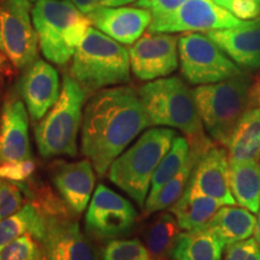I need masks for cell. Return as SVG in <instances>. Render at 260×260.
I'll return each instance as SVG.
<instances>
[{"mask_svg": "<svg viewBox=\"0 0 260 260\" xmlns=\"http://www.w3.org/2000/svg\"><path fill=\"white\" fill-rule=\"evenodd\" d=\"M230 188L240 206L253 213L260 210V164L258 160L229 161Z\"/></svg>", "mask_w": 260, "mask_h": 260, "instance_id": "cell-25", "label": "cell"}, {"mask_svg": "<svg viewBox=\"0 0 260 260\" xmlns=\"http://www.w3.org/2000/svg\"><path fill=\"white\" fill-rule=\"evenodd\" d=\"M34 171L27 110L17 98H9L0 112V178L22 183Z\"/></svg>", "mask_w": 260, "mask_h": 260, "instance_id": "cell-8", "label": "cell"}, {"mask_svg": "<svg viewBox=\"0 0 260 260\" xmlns=\"http://www.w3.org/2000/svg\"><path fill=\"white\" fill-rule=\"evenodd\" d=\"M104 260H155L144 243L138 239H116L107 243Z\"/></svg>", "mask_w": 260, "mask_h": 260, "instance_id": "cell-29", "label": "cell"}, {"mask_svg": "<svg viewBox=\"0 0 260 260\" xmlns=\"http://www.w3.org/2000/svg\"><path fill=\"white\" fill-rule=\"evenodd\" d=\"M134 2L135 0H70V3H73L81 12L86 15L98 9L116 8V6H123Z\"/></svg>", "mask_w": 260, "mask_h": 260, "instance_id": "cell-35", "label": "cell"}, {"mask_svg": "<svg viewBox=\"0 0 260 260\" xmlns=\"http://www.w3.org/2000/svg\"><path fill=\"white\" fill-rule=\"evenodd\" d=\"M222 207L219 201L186 188L181 198L169 209L181 230H193L206 225Z\"/></svg>", "mask_w": 260, "mask_h": 260, "instance_id": "cell-24", "label": "cell"}, {"mask_svg": "<svg viewBox=\"0 0 260 260\" xmlns=\"http://www.w3.org/2000/svg\"><path fill=\"white\" fill-rule=\"evenodd\" d=\"M86 95L80 83L70 75H65L59 99L34 128L41 157L77 154V136L82 126Z\"/></svg>", "mask_w": 260, "mask_h": 260, "instance_id": "cell-7", "label": "cell"}, {"mask_svg": "<svg viewBox=\"0 0 260 260\" xmlns=\"http://www.w3.org/2000/svg\"><path fill=\"white\" fill-rule=\"evenodd\" d=\"M149 122L139 93L130 87L98 92L89 99L81 126V149L103 177L117 157Z\"/></svg>", "mask_w": 260, "mask_h": 260, "instance_id": "cell-1", "label": "cell"}, {"mask_svg": "<svg viewBox=\"0 0 260 260\" xmlns=\"http://www.w3.org/2000/svg\"><path fill=\"white\" fill-rule=\"evenodd\" d=\"M180 230L181 228L171 212H164L155 217L145 234L146 247L154 259L171 256Z\"/></svg>", "mask_w": 260, "mask_h": 260, "instance_id": "cell-27", "label": "cell"}, {"mask_svg": "<svg viewBox=\"0 0 260 260\" xmlns=\"http://www.w3.org/2000/svg\"><path fill=\"white\" fill-rule=\"evenodd\" d=\"M205 34L216 42L245 71L260 69V19L246 21L233 28L216 29Z\"/></svg>", "mask_w": 260, "mask_h": 260, "instance_id": "cell-18", "label": "cell"}, {"mask_svg": "<svg viewBox=\"0 0 260 260\" xmlns=\"http://www.w3.org/2000/svg\"><path fill=\"white\" fill-rule=\"evenodd\" d=\"M225 243L207 225L178 234L171 252L174 260H222Z\"/></svg>", "mask_w": 260, "mask_h": 260, "instance_id": "cell-21", "label": "cell"}, {"mask_svg": "<svg viewBox=\"0 0 260 260\" xmlns=\"http://www.w3.org/2000/svg\"><path fill=\"white\" fill-rule=\"evenodd\" d=\"M19 92L32 121H40L60 95L59 75L50 63L37 59L29 65L19 83Z\"/></svg>", "mask_w": 260, "mask_h": 260, "instance_id": "cell-16", "label": "cell"}, {"mask_svg": "<svg viewBox=\"0 0 260 260\" xmlns=\"http://www.w3.org/2000/svg\"><path fill=\"white\" fill-rule=\"evenodd\" d=\"M44 213L37 205L25 204L17 212L0 220V251L24 234L40 239L44 230Z\"/></svg>", "mask_w": 260, "mask_h": 260, "instance_id": "cell-26", "label": "cell"}, {"mask_svg": "<svg viewBox=\"0 0 260 260\" xmlns=\"http://www.w3.org/2000/svg\"><path fill=\"white\" fill-rule=\"evenodd\" d=\"M206 225L216 233L226 246L254 235L256 218L254 213L245 207L228 205L220 207Z\"/></svg>", "mask_w": 260, "mask_h": 260, "instance_id": "cell-23", "label": "cell"}, {"mask_svg": "<svg viewBox=\"0 0 260 260\" xmlns=\"http://www.w3.org/2000/svg\"><path fill=\"white\" fill-rule=\"evenodd\" d=\"M252 84L251 75L243 71L233 79L203 84L193 90L204 128L219 145L226 147L237 122L248 109Z\"/></svg>", "mask_w": 260, "mask_h": 260, "instance_id": "cell-5", "label": "cell"}, {"mask_svg": "<svg viewBox=\"0 0 260 260\" xmlns=\"http://www.w3.org/2000/svg\"><path fill=\"white\" fill-rule=\"evenodd\" d=\"M176 136L174 129L147 130L132 147L115 159L109 169L110 181L124 190L139 206H145L152 177Z\"/></svg>", "mask_w": 260, "mask_h": 260, "instance_id": "cell-3", "label": "cell"}, {"mask_svg": "<svg viewBox=\"0 0 260 260\" xmlns=\"http://www.w3.org/2000/svg\"><path fill=\"white\" fill-rule=\"evenodd\" d=\"M0 260H45V254L40 242L24 234L0 251Z\"/></svg>", "mask_w": 260, "mask_h": 260, "instance_id": "cell-30", "label": "cell"}, {"mask_svg": "<svg viewBox=\"0 0 260 260\" xmlns=\"http://www.w3.org/2000/svg\"><path fill=\"white\" fill-rule=\"evenodd\" d=\"M187 187L222 205H235L236 200L230 188V162L225 149L213 145L207 148L195 164Z\"/></svg>", "mask_w": 260, "mask_h": 260, "instance_id": "cell-15", "label": "cell"}, {"mask_svg": "<svg viewBox=\"0 0 260 260\" xmlns=\"http://www.w3.org/2000/svg\"><path fill=\"white\" fill-rule=\"evenodd\" d=\"M23 190L22 183L0 178V220L16 213L24 206Z\"/></svg>", "mask_w": 260, "mask_h": 260, "instance_id": "cell-31", "label": "cell"}, {"mask_svg": "<svg viewBox=\"0 0 260 260\" xmlns=\"http://www.w3.org/2000/svg\"><path fill=\"white\" fill-rule=\"evenodd\" d=\"M10 61L8 60V58L5 57V54L0 51V71H4L5 69H8Z\"/></svg>", "mask_w": 260, "mask_h": 260, "instance_id": "cell-37", "label": "cell"}, {"mask_svg": "<svg viewBox=\"0 0 260 260\" xmlns=\"http://www.w3.org/2000/svg\"><path fill=\"white\" fill-rule=\"evenodd\" d=\"M254 237L260 242V210H259V218L256 220V226L254 230Z\"/></svg>", "mask_w": 260, "mask_h": 260, "instance_id": "cell-38", "label": "cell"}, {"mask_svg": "<svg viewBox=\"0 0 260 260\" xmlns=\"http://www.w3.org/2000/svg\"><path fill=\"white\" fill-rule=\"evenodd\" d=\"M40 210L45 224L38 241L44 249L45 260H96L89 240L81 232L79 223L70 214H64L63 207Z\"/></svg>", "mask_w": 260, "mask_h": 260, "instance_id": "cell-11", "label": "cell"}, {"mask_svg": "<svg viewBox=\"0 0 260 260\" xmlns=\"http://www.w3.org/2000/svg\"><path fill=\"white\" fill-rule=\"evenodd\" d=\"M213 2L243 21L260 18V0H213Z\"/></svg>", "mask_w": 260, "mask_h": 260, "instance_id": "cell-33", "label": "cell"}, {"mask_svg": "<svg viewBox=\"0 0 260 260\" xmlns=\"http://www.w3.org/2000/svg\"><path fill=\"white\" fill-rule=\"evenodd\" d=\"M38 44L30 0H0V51L10 64L27 69L37 60Z\"/></svg>", "mask_w": 260, "mask_h": 260, "instance_id": "cell-10", "label": "cell"}, {"mask_svg": "<svg viewBox=\"0 0 260 260\" xmlns=\"http://www.w3.org/2000/svg\"><path fill=\"white\" fill-rule=\"evenodd\" d=\"M31 17L42 54L58 65L74 57L92 24L88 16L67 0H37Z\"/></svg>", "mask_w": 260, "mask_h": 260, "instance_id": "cell-4", "label": "cell"}, {"mask_svg": "<svg viewBox=\"0 0 260 260\" xmlns=\"http://www.w3.org/2000/svg\"><path fill=\"white\" fill-rule=\"evenodd\" d=\"M245 22L213 0H187L172 14L152 18L149 30L170 34L178 31L206 32L237 27Z\"/></svg>", "mask_w": 260, "mask_h": 260, "instance_id": "cell-13", "label": "cell"}, {"mask_svg": "<svg viewBox=\"0 0 260 260\" xmlns=\"http://www.w3.org/2000/svg\"><path fill=\"white\" fill-rule=\"evenodd\" d=\"M93 169L88 159L74 162L59 160L52 168V182L71 213L81 214L89 205L95 184Z\"/></svg>", "mask_w": 260, "mask_h": 260, "instance_id": "cell-17", "label": "cell"}, {"mask_svg": "<svg viewBox=\"0 0 260 260\" xmlns=\"http://www.w3.org/2000/svg\"><path fill=\"white\" fill-rule=\"evenodd\" d=\"M2 87H0V112H2Z\"/></svg>", "mask_w": 260, "mask_h": 260, "instance_id": "cell-39", "label": "cell"}, {"mask_svg": "<svg viewBox=\"0 0 260 260\" xmlns=\"http://www.w3.org/2000/svg\"><path fill=\"white\" fill-rule=\"evenodd\" d=\"M139 96L149 126H169L181 130L190 142L205 139L203 122L193 92L178 77H167L146 83Z\"/></svg>", "mask_w": 260, "mask_h": 260, "instance_id": "cell-6", "label": "cell"}, {"mask_svg": "<svg viewBox=\"0 0 260 260\" xmlns=\"http://www.w3.org/2000/svg\"><path fill=\"white\" fill-rule=\"evenodd\" d=\"M34 2H35V0H34Z\"/></svg>", "mask_w": 260, "mask_h": 260, "instance_id": "cell-40", "label": "cell"}, {"mask_svg": "<svg viewBox=\"0 0 260 260\" xmlns=\"http://www.w3.org/2000/svg\"><path fill=\"white\" fill-rule=\"evenodd\" d=\"M190 154V144L186 138L176 136L174 140L171 148L162 158L160 164L158 165L153 177H152L151 188H149L148 197H153L168 183L171 178L178 174V171L183 168Z\"/></svg>", "mask_w": 260, "mask_h": 260, "instance_id": "cell-28", "label": "cell"}, {"mask_svg": "<svg viewBox=\"0 0 260 260\" xmlns=\"http://www.w3.org/2000/svg\"><path fill=\"white\" fill-rule=\"evenodd\" d=\"M94 27L125 45H133L152 22V14L144 8H102L87 15Z\"/></svg>", "mask_w": 260, "mask_h": 260, "instance_id": "cell-19", "label": "cell"}, {"mask_svg": "<svg viewBox=\"0 0 260 260\" xmlns=\"http://www.w3.org/2000/svg\"><path fill=\"white\" fill-rule=\"evenodd\" d=\"M133 73L142 81L161 79L178 67V38L170 32L147 31L129 50Z\"/></svg>", "mask_w": 260, "mask_h": 260, "instance_id": "cell-14", "label": "cell"}, {"mask_svg": "<svg viewBox=\"0 0 260 260\" xmlns=\"http://www.w3.org/2000/svg\"><path fill=\"white\" fill-rule=\"evenodd\" d=\"M129 51L121 42L90 27L73 57L70 76L86 92L130 81Z\"/></svg>", "mask_w": 260, "mask_h": 260, "instance_id": "cell-2", "label": "cell"}, {"mask_svg": "<svg viewBox=\"0 0 260 260\" xmlns=\"http://www.w3.org/2000/svg\"><path fill=\"white\" fill-rule=\"evenodd\" d=\"M224 260H260V242L249 237L226 245Z\"/></svg>", "mask_w": 260, "mask_h": 260, "instance_id": "cell-32", "label": "cell"}, {"mask_svg": "<svg viewBox=\"0 0 260 260\" xmlns=\"http://www.w3.org/2000/svg\"><path fill=\"white\" fill-rule=\"evenodd\" d=\"M249 104H251V105L260 106V74L252 84L251 100H249Z\"/></svg>", "mask_w": 260, "mask_h": 260, "instance_id": "cell-36", "label": "cell"}, {"mask_svg": "<svg viewBox=\"0 0 260 260\" xmlns=\"http://www.w3.org/2000/svg\"><path fill=\"white\" fill-rule=\"evenodd\" d=\"M187 0H136V6L147 9L152 18L172 14Z\"/></svg>", "mask_w": 260, "mask_h": 260, "instance_id": "cell-34", "label": "cell"}, {"mask_svg": "<svg viewBox=\"0 0 260 260\" xmlns=\"http://www.w3.org/2000/svg\"><path fill=\"white\" fill-rule=\"evenodd\" d=\"M228 147L229 161L258 160L260 157V106L251 105L239 119Z\"/></svg>", "mask_w": 260, "mask_h": 260, "instance_id": "cell-22", "label": "cell"}, {"mask_svg": "<svg viewBox=\"0 0 260 260\" xmlns=\"http://www.w3.org/2000/svg\"><path fill=\"white\" fill-rule=\"evenodd\" d=\"M138 218L134 205L124 197L99 184L89 201L86 229L99 240H116L134 229Z\"/></svg>", "mask_w": 260, "mask_h": 260, "instance_id": "cell-12", "label": "cell"}, {"mask_svg": "<svg viewBox=\"0 0 260 260\" xmlns=\"http://www.w3.org/2000/svg\"><path fill=\"white\" fill-rule=\"evenodd\" d=\"M181 71L191 84H211L233 79L243 70L206 34L187 32L178 38Z\"/></svg>", "mask_w": 260, "mask_h": 260, "instance_id": "cell-9", "label": "cell"}, {"mask_svg": "<svg viewBox=\"0 0 260 260\" xmlns=\"http://www.w3.org/2000/svg\"><path fill=\"white\" fill-rule=\"evenodd\" d=\"M190 144V154L183 168L178 171V174L158 191L153 197H148L145 203V214H153L159 211L170 209L176 201L180 199L181 195L186 190L189 183L195 164H197L201 154L207 148L212 146V142L209 139H201L198 141L189 142Z\"/></svg>", "mask_w": 260, "mask_h": 260, "instance_id": "cell-20", "label": "cell"}]
</instances>
